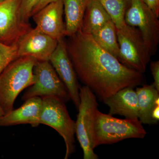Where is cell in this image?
<instances>
[{
  "label": "cell",
  "mask_w": 159,
  "mask_h": 159,
  "mask_svg": "<svg viewBox=\"0 0 159 159\" xmlns=\"http://www.w3.org/2000/svg\"><path fill=\"white\" fill-rule=\"evenodd\" d=\"M67 49L77 77L104 101L120 90L142 84L143 74L128 68L80 30L69 37Z\"/></svg>",
  "instance_id": "cell-1"
},
{
  "label": "cell",
  "mask_w": 159,
  "mask_h": 159,
  "mask_svg": "<svg viewBox=\"0 0 159 159\" xmlns=\"http://www.w3.org/2000/svg\"><path fill=\"white\" fill-rule=\"evenodd\" d=\"M36 61L28 56L18 57L0 74V117L11 112L20 93L34 83L33 68Z\"/></svg>",
  "instance_id": "cell-2"
},
{
  "label": "cell",
  "mask_w": 159,
  "mask_h": 159,
  "mask_svg": "<svg viewBox=\"0 0 159 159\" xmlns=\"http://www.w3.org/2000/svg\"><path fill=\"white\" fill-rule=\"evenodd\" d=\"M147 134L139 119L115 118L98 110L94 128V147L129 139H143Z\"/></svg>",
  "instance_id": "cell-3"
},
{
  "label": "cell",
  "mask_w": 159,
  "mask_h": 159,
  "mask_svg": "<svg viewBox=\"0 0 159 159\" xmlns=\"http://www.w3.org/2000/svg\"><path fill=\"white\" fill-rule=\"evenodd\" d=\"M79 96L80 102L75 122V134L83 152V158L97 159L93 144L96 115L99 110L97 97L85 85L80 87Z\"/></svg>",
  "instance_id": "cell-4"
},
{
  "label": "cell",
  "mask_w": 159,
  "mask_h": 159,
  "mask_svg": "<svg viewBox=\"0 0 159 159\" xmlns=\"http://www.w3.org/2000/svg\"><path fill=\"white\" fill-rule=\"evenodd\" d=\"M119 46L118 59L129 68L144 74L152 54L139 29L125 23L117 29Z\"/></svg>",
  "instance_id": "cell-5"
},
{
  "label": "cell",
  "mask_w": 159,
  "mask_h": 159,
  "mask_svg": "<svg viewBox=\"0 0 159 159\" xmlns=\"http://www.w3.org/2000/svg\"><path fill=\"white\" fill-rule=\"evenodd\" d=\"M39 122L54 129L62 137L66 147L65 159H68L75 151V122L70 116L65 102L54 97L43 98Z\"/></svg>",
  "instance_id": "cell-6"
},
{
  "label": "cell",
  "mask_w": 159,
  "mask_h": 159,
  "mask_svg": "<svg viewBox=\"0 0 159 159\" xmlns=\"http://www.w3.org/2000/svg\"><path fill=\"white\" fill-rule=\"evenodd\" d=\"M33 74L35 81L24 93L22 100L34 97H54L65 103L70 100L65 86L49 61H37Z\"/></svg>",
  "instance_id": "cell-7"
},
{
  "label": "cell",
  "mask_w": 159,
  "mask_h": 159,
  "mask_svg": "<svg viewBox=\"0 0 159 159\" xmlns=\"http://www.w3.org/2000/svg\"><path fill=\"white\" fill-rule=\"evenodd\" d=\"M125 21L139 29L152 55L155 54L159 42L158 17L144 0H130L125 11Z\"/></svg>",
  "instance_id": "cell-8"
},
{
  "label": "cell",
  "mask_w": 159,
  "mask_h": 159,
  "mask_svg": "<svg viewBox=\"0 0 159 159\" xmlns=\"http://www.w3.org/2000/svg\"><path fill=\"white\" fill-rule=\"evenodd\" d=\"M21 0H5L0 2V42L16 45L23 35L31 29L29 22L23 19Z\"/></svg>",
  "instance_id": "cell-9"
},
{
  "label": "cell",
  "mask_w": 159,
  "mask_h": 159,
  "mask_svg": "<svg viewBox=\"0 0 159 159\" xmlns=\"http://www.w3.org/2000/svg\"><path fill=\"white\" fill-rule=\"evenodd\" d=\"M49 61L65 86L70 100L78 109L80 102V87L64 39L58 40L57 47Z\"/></svg>",
  "instance_id": "cell-10"
},
{
  "label": "cell",
  "mask_w": 159,
  "mask_h": 159,
  "mask_svg": "<svg viewBox=\"0 0 159 159\" xmlns=\"http://www.w3.org/2000/svg\"><path fill=\"white\" fill-rule=\"evenodd\" d=\"M58 40L31 28L21 38L17 45L19 57L28 56L37 61H49Z\"/></svg>",
  "instance_id": "cell-11"
},
{
  "label": "cell",
  "mask_w": 159,
  "mask_h": 159,
  "mask_svg": "<svg viewBox=\"0 0 159 159\" xmlns=\"http://www.w3.org/2000/svg\"><path fill=\"white\" fill-rule=\"evenodd\" d=\"M63 13V0L49 3L32 16L35 29L57 40L64 39L66 35Z\"/></svg>",
  "instance_id": "cell-12"
},
{
  "label": "cell",
  "mask_w": 159,
  "mask_h": 159,
  "mask_svg": "<svg viewBox=\"0 0 159 159\" xmlns=\"http://www.w3.org/2000/svg\"><path fill=\"white\" fill-rule=\"evenodd\" d=\"M42 109V98L34 97L25 101L20 107L0 117V126L30 124L33 127L39 125Z\"/></svg>",
  "instance_id": "cell-13"
},
{
  "label": "cell",
  "mask_w": 159,
  "mask_h": 159,
  "mask_svg": "<svg viewBox=\"0 0 159 159\" xmlns=\"http://www.w3.org/2000/svg\"><path fill=\"white\" fill-rule=\"evenodd\" d=\"M103 102L109 107V114L111 116L119 115L125 118L139 119L137 93L133 87L122 89Z\"/></svg>",
  "instance_id": "cell-14"
},
{
  "label": "cell",
  "mask_w": 159,
  "mask_h": 159,
  "mask_svg": "<svg viewBox=\"0 0 159 159\" xmlns=\"http://www.w3.org/2000/svg\"><path fill=\"white\" fill-rule=\"evenodd\" d=\"M136 92L139 108V119L145 124H152L151 115L154 108L159 105V92L153 84H144L137 87Z\"/></svg>",
  "instance_id": "cell-15"
},
{
  "label": "cell",
  "mask_w": 159,
  "mask_h": 159,
  "mask_svg": "<svg viewBox=\"0 0 159 159\" xmlns=\"http://www.w3.org/2000/svg\"><path fill=\"white\" fill-rule=\"evenodd\" d=\"M89 1L63 0L66 36L70 37L81 30Z\"/></svg>",
  "instance_id": "cell-16"
},
{
  "label": "cell",
  "mask_w": 159,
  "mask_h": 159,
  "mask_svg": "<svg viewBox=\"0 0 159 159\" xmlns=\"http://www.w3.org/2000/svg\"><path fill=\"white\" fill-rule=\"evenodd\" d=\"M110 20V16L98 0H89L80 30L92 34Z\"/></svg>",
  "instance_id": "cell-17"
},
{
  "label": "cell",
  "mask_w": 159,
  "mask_h": 159,
  "mask_svg": "<svg viewBox=\"0 0 159 159\" xmlns=\"http://www.w3.org/2000/svg\"><path fill=\"white\" fill-rule=\"evenodd\" d=\"M91 34L99 45L118 59L119 46L117 28L111 20Z\"/></svg>",
  "instance_id": "cell-18"
},
{
  "label": "cell",
  "mask_w": 159,
  "mask_h": 159,
  "mask_svg": "<svg viewBox=\"0 0 159 159\" xmlns=\"http://www.w3.org/2000/svg\"><path fill=\"white\" fill-rule=\"evenodd\" d=\"M110 16L117 29L125 25V11L130 0H98Z\"/></svg>",
  "instance_id": "cell-19"
},
{
  "label": "cell",
  "mask_w": 159,
  "mask_h": 159,
  "mask_svg": "<svg viewBox=\"0 0 159 159\" xmlns=\"http://www.w3.org/2000/svg\"><path fill=\"white\" fill-rule=\"evenodd\" d=\"M18 57L17 45H7L0 42V74L11 61Z\"/></svg>",
  "instance_id": "cell-20"
},
{
  "label": "cell",
  "mask_w": 159,
  "mask_h": 159,
  "mask_svg": "<svg viewBox=\"0 0 159 159\" xmlns=\"http://www.w3.org/2000/svg\"><path fill=\"white\" fill-rule=\"evenodd\" d=\"M40 0H21V12L23 19L27 22L32 16L33 10L39 2Z\"/></svg>",
  "instance_id": "cell-21"
},
{
  "label": "cell",
  "mask_w": 159,
  "mask_h": 159,
  "mask_svg": "<svg viewBox=\"0 0 159 159\" xmlns=\"http://www.w3.org/2000/svg\"><path fill=\"white\" fill-rule=\"evenodd\" d=\"M150 68L154 80L152 84L159 92V61H151Z\"/></svg>",
  "instance_id": "cell-22"
},
{
  "label": "cell",
  "mask_w": 159,
  "mask_h": 159,
  "mask_svg": "<svg viewBox=\"0 0 159 159\" xmlns=\"http://www.w3.org/2000/svg\"><path fill=\"white\" fill-rule=\"evenodd\" d=\"M144 1L156 15L159 17V0H144Z\"/></svg>",
  "instance_id": "cell-23"
},
{
  "label": "cell",
  "mask_w": 159,
  "mask_h": 159,
  "mask_svg": "<svg viewBox=\"0 0 159 159\" xmlns=\"http://www.w3.org/2000/svg\"><path fill=\"white\" fill-rule=\"evenodd\" d=\"M57 1V0H40L39 2V3L37 6L35 7V9L33 10L32 13V16L33 15L35 14L36 12H37L38 11H39L41 9H42L44 6H47V5H48L49 3ZM32 16H31V17H32Z\"/></svg>",
  "instance_id": "cell-24"
},
{
  "label": "cell",
  "mask_w": 159,
  "mask_h": 159,
  "mask_svg": "<svg viewBox=\"0 0 159 159\" xmlns=\"http://www.w3.org/2000/svg\"><path fill=\"white\" fill-rule=\"evenodd\" d=\"M152 124H157L159 120V105L154 108L151 115Z\"/></svg>",
  "instance_id": "cell-25"
},
{
  "label": "cell",
  "mask_w": 159,
  "mask_h": 159,
  "mask_svg": "<svg viewBox=\"0 0 159 159\" xmlns=\"http://www.w3.org/2000/svg\"><path fill=\"white\" fill-rule=\"evenodd\" d=\"M5 1V0H0V2H3V1Z\"/></svg>",
  "instance_id": "cell-26"
}]
</instances>
